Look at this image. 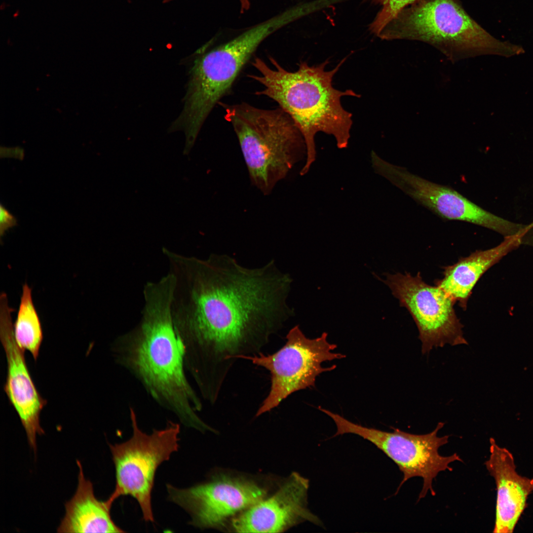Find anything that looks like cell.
I'll return each mask as SVG.
<instances>
[{"instance_id":"cell-1","label":"cell","mask_w":533,"mask_h":533,"mask_svg":"<svg viewBox=\"0 0 533 533\" xmlns=\"http://www.w3.org/2000/svg\"><path fill=\"white\" fill-rule=\"evenodd\" d=\"M180 258L186 305L174 318L185 367L201 395L217 397L236 360L261 352L294 314L292 279L273 260L248 268L227 254Z\"/></svg>"},{"instance_id":"cell-2","label":"cell","mask_w":533,"mask_h":533,"mask_svg":"<svg viewBox=\"0 0 533 533\" xmlns=\"http://www.w3.org/2000/svg\"><path fill=\"white\" fill-rule=\"evenodd\" d=\"M175 288L170 275L147 284L141 321L115 339L111 350L115 362L181 424L203 433L215 432L198 416L203 408L201 398L187 376L174 324Z\"/></svg>"},{"instance_id":"cell-3","label":"cell","mask_w":533,"mask_h":533,"mask_svg":"<svg viewBox=\"0 0 533 533\" xmlns=\"http://www.w3.org/2000/svg\"><path fill=\"white\" fill-rule=\"evenodd\" d=\"M345 59L330 71L325 70L327 60L315 66L301 62L295 72L285 70L272 57L269 60L273 67L259 58L252 63L258 74L248 76L263 86L256 94L276 102L291 117L304 138L306 158L301 175L308 172L316 159L314 137L317 132L332 135L339 149L348 146L352 114L343 109L341 99L344 96L360 95L351 89L337 90L332 85L334 75Z\"/></svg>"},{"instance_id":"cell-4","label":"cell","mask_w":533,"mask_h":533,"mask_svg":"<svg viewBox=\"0 0 533 533\" xmlns=\"http://www.w3.org/2000/svg\"><path fill=\"white\" fill-rule=\"evenodd\" d=\"M288 24L280 13L232 39L194 57L189 71L183 109L170 132L183 131V152L189 154L214 107L230 90L237 77L261 42Z\"/></svg>"},{"instance_id":"cell-5","label":"cell","mask_w":533,"mask_h":533,"mask_svg":"<svg viewBox=\"0 0 533 533\" xmlns=\"http://www.w3.org/2000/svg\"><path fill=\"white\" fill-rule=\"evenodd\" d=\"M378 37L425 42L452 62L480 55L509 57L524 52L521 46L491 35L459 0H419L402 9Z\"/></svg>"},{"instance_id":"cell-6","label":"cell","mask_w":533,"mask_h":533,"mask_svg":"<svg viewBox=\"0 0 533 533\" xmlns=\"http://www.w3.org/2000/svg\"><path fill=\"white\" fill-rule=\"evenodd\" d=\"M232 125L252 184L269 194L306 154L304 138L281 108L263 109L246 103L222 104Z\"/></svg>"},{"instance_id":"cell-7","label":"cell","mask_w":533,"mask_h":533,"mask_svg":"<svg viewBox=\"0 0 533 533\" xmlns=\"http://www.w3.org/2000/svg\"><path fill=\"white\" fill-rule=\"evenodd\" d=\"M132 428L130 439L110 444L115 469V486L106 500L111 506L120 496L130 495L138 502L146 522H154L151 495L158 467L179 448L181 423L168 420L163 429L151 434L142 431L135 410L129 409Z\"/></svg>"},{"instance_id":"cell-8","label":"cell","mask_w":533,"mask_h":533,"mask_svg":"<svg viewBox=\"0 0 533 533\" xmlns=\"http://www.w3.org/2000/svg\"><path fill=\"white\" fill-rule=\"evenodd\" d=\"M327 337L328 334L323 332L318 338H308L299 326L296 325L287 334L285 344L276 352L265 355L261 352L241 357L266 369L270 374L269 391L258 409L256 417L277 407L292 393L314 387L318 376L336 368L335 365L322 366L323 362L346 357L334 352L337 346L329 343Z\"/></svg>"},{"instance_id":"cell-9","label":"cell","mask_w":533,"mask_h":533,"mask_svg":"<svg viewBox=\"0 0 533 533\" xmlns=\"http://www.w3.org/2000/svg\"><path fill=\"white\" fill-rule=\"evenodd\" d=\"M328 415L337 426V432L333 437L346 433L358 435L373 444L397 464L403 477L396 494L408 480L419 477L423 482L419 500L424 497L428 491L435 495L433 480L441 471H452L450 463L462 461L456 453L443 456L438 452L439 448L448 442L449 437L437 435L444 425L443 422H439L435 429L429 433L418 435L395 428H392V432H387L363 426L331 411Z\"/></svg>"},{"instance_id":"cell-10","label":"cell","mask_w":533,"mask_h":533,"mask_svg":"<svg viewBox=\"0 0 533 533\" xmlns=\"http://www.w3.org/2000/svg\"><path fill=\"white\" fill-rule=\"evenodd\" d=\"M168 498L191 517L189 524L201 529H228L231 520L266 497L269 490L256 479L220 473L188 488L167 484Z\"/></svg>"},{"instance_id":"cell-11","label":"cell","mask_w":533,"mask_h":533,"mask_svg":"<svg viewBox=\"0 0 533 533\" xmlns=\"http://www.w3.org/2000/svg\"><path fill=\"white\" fill-rule=\"evenodd\" d=\"M378 280L388 286L392 295L405 307L413 318L419 331L423 354L434 347L467 344L463 336V325L456 315V303L442 289L426 283L419 272L385 274Z\"/></svg>"},{"instance_id":"cell-12","label":"cell","mask_w":533,"mask_h":533,"mask_svg":"<svg viewBox=\"0 0 533 533\" xmlns=\"http://www.w3.org/2000/svg\"><path fill=\"white\" fill-rule=\"evenodd\" d=\"M375 172L387 179L416 202L443 219L467 222L491 229L504 237L521 234L524 225L497 216L472 202L451 187L438 184L371 153Z\"/></svg>"},{"instance_id":"cell-13","label":"cell","mask_w":533,"mask_h":533,"mask_svg":"<svg viewBox=\"0 0 533 533\" xmlns=\"http://www.w3.org/2000/svg\"><path fill=\"white\" fill-rule=\"evenodd\" d=\"M308 479L293 472L271 495L254 504L230 522L236 533H282L308 521L321 526L307 507Z\"/></svg>"},{"instance_id":"cell-14","label":"cell","mask_w":533,"mask_h":533,"mask_svg":"<svg viewBox=\"0 0 533 533\" xmlns=\"http://www.w3.org/2000/svg\"><path fill=\"white\" fill-rule=\"evenodd\" d=\"M6 294L0 296V338L7 361L4 391L17 412L30 447L36 453L37 437L44 430L40 423L41 411L47 403L38 392L27 367L25 350L17 343L11 311Z\"/></svg>"},{"instance_id":"cell-15","label":"cell","mask_w":533,"mask_h":533,"mask_svg":"<svg viewBox=\"0 0 533 533\" xmlns=\"http://www.w3.org/2000/svg\"><path fill=\"white\" fill-rule=\"evenodd\" d=\"M489 459L486 467L494 478L496 487L495 519L493 532L511 533L527 506L533 492V478L518 473L512 454L490 440Z\"/></svg>"},{"instance_id":"cell-16","label":"cell","mask_w":533,"mask_h":533,"mask_svg":"<svg viewBox=\"0 0 533 533\" xmlns=\"http://www.w3.org/2000/svg\"><path fill=\"white\" fill-rule=\"evenodd\" d=\"M528 240L522 235L505 237L499 245L485 250H477L460 258L453 265L444 267L443 276L434 281L464 310L472 290L482 276L503 257Z\"/></svg>"},{"instance_id":"cell-17","label":"cell","mask_w":533,"mask_h":533,"mask_svg":"<svg viewBox=\"0 0 533 533\" xmlns=\"http://www.w3.org/2000/svg\"><path fill=\"white\" fill-rule=\"evenodd\" d=\"M79 468L78 484L74 496L65 504V514L57 528L58 533H123L111 516L112 506L98 499L92 482L84 476L82 465Z\"/></svg>"},{"instance_id":"cell-18","label":"cell","mask_w":533,"mask_h":533,"mask_svg":"<svg viewBox=\"0 0 533 533\" xmlns=\"http://www.w3.org/2000/svg\"><path fill=\"white\" fill-rule=\"evenodd\" d=\"M15 340L18 345L28 350L36 361L43 340V332L39 318L34 306L32 289L25 283L14 325Z\"/></svg>"},{"instance_id":"cell-19","label":"cell","mask_w":533,"mask_h":533,"mask_svg":"<svg viewBox=\"0 0 533 533\" xmlns=\"http://www.w3.org/2000/svg\"><path fill=\"white\" fill-rule=\"evenodd\" d=\"M382 5L370 26L371 31L378 36L382 29L405 7L419 0H368Z\"/></svg>"},{"instance_id":"cell-20","label":"cell","mask_w":533,"mask_h":533,"mask_svg":"<svg viewBox=\"0 0 533 533\" xmlns=\"http://www.w3.org/2000/svg\"><path fill=\"white\" fill-rule=\"evenodd\" d=\"M17 225V220L2 204L0 205V237L9 228Z\"/></svg>"},{"instance_id":"cell-21","label":"cell","mask_w":533,"mask_h":533,"mask_svg":"<svg viewBox=\"0 0 533 533\" xmlns=\"http://www.w3.org/2000/svg\"><path fill=\"white\" fill-rule=\"evenodd\" d=\"M172 0H163V3H166ZM241 5V11L247 10L250 6V0H239Z\"/></svg>"}]
</instances>
